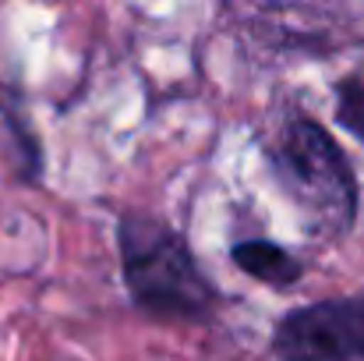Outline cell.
Segmentation results:
<instances>
[{
  "mask_svg": "<svg viewBox=\"0 0 364 361\" xmlns=\"http://www.w3.org/2000/svg\"><path fill=\"white\" fill-rule=\"evenodd\" d=\"M124 287L134 308L159 319H205L220 294L198 269L191 244L181 231L152 213H121L117 220Z\"/></svg>",
  "mask_w": 364,
  "mask_h": 361,
  "instance_id": "obj_1",
  "label": "cell"
},
{
  "mask_svg": "<svg viewBox=\"0 0 364 361\" xmlns=\"http://www.w3.org/2000/svg\"><path fill=\"white\" fill-rule=\"evenodd\" d=\"M315 238H340L358 216V177L336 138L311 117H290L265 152Z\"/></svg>",
  "mask_w": 364,
  "mask_h": 361,
  "instance_id": "obj_2",
  "label": "cell"
},
{
  "mask_svg": "<svg viewBox=\"0 0 364 361\" xmlns=\"http://www.w3.org/2000/svg\"><path fill=\"white\" fill-rule=\"evenodd\" d=\"M279 361H364V298H329L287 312L272 326Z\"/></svg>",
  "mask_w": 364,
  "mask_h": 361,
  "instance_id": "obj_3",
  "label": "cell"
},
{
  "mask_svg": "<svg viewBox=\"0 0 364 361\" xmlns=\"http://www.w3.org/2000/svg\"><path fill=\"white\" fill-rule=\"evenodd\" d=\"M230 258L234 266L241 269L244 276L265 283V287H294L304 273V266L297 262V255H290L283 244L276 241H265V238H255V241H237L230 248Z\"/></svg>",
  "mask_w": 364,
  "mask_h": 361,
  "instance_id": "obj_4",
  "label": "cell"
}]
</instances>
